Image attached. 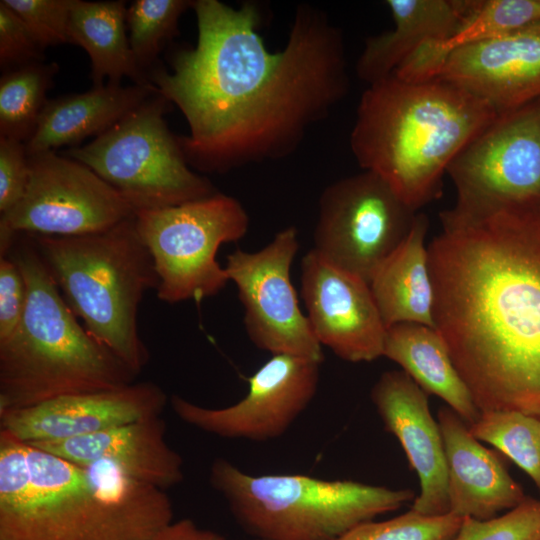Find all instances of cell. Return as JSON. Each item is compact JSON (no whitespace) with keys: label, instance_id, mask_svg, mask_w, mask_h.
Returning a JSON list of instances; mask_svg holds the SVG:
<instances>
[{"label":"cell","instance_id":"obj_1","mask_svg":"<svg viewBox=\"0 0 540 540\" xmlns=\"http://www.w3.org/2000/svg\"><path fill=\"white\" fill-rule=\"evenodd\" d=\"M197 43L148 79L184 115L187 163L222 174L292 154L350 87L344 37L327 13L297 7L285 46L267 49L258 6L196 0Z\"/></svg>","mask_w":540,"mask_h":540},{"label":"cell","instance_id":"obj_2","mask_svg":"<svg viewBox=\"0 0 540 540\" xmlns=\"http://www.w3.org/2000/svg\"><path fill=\"white\" fill-rule=\"evenodd\" d=\"M434 325L480 412L540 419V196L440 213Z\"/></svg>","mask_w":540,"mask_h":540},{"label":"cell","instance_id":"obj_3","mask_svg":"<svg viewBox=\"0 0 540 540\" xmlns=\"http://www.w3.org/2000/svg\"><path fill=\"white\" fill-rule=\"evenodd\" d=\"M173 518L165 490L0 430V540H155Z\"/></svg>","mask_w":540,"mask_h":540},{"label":"cell","instance_id":"obj_4","mask_svg":"<svg viewBox=\"0 0 540 540\" xmlns=\"http://www.w3.org/2000/svg\"><path fill=\"white\" fill-rule=\"evenodd\" d=\"M498 113L446 80L391 75L363 92L350 148L363 170L379 175L419 212L441 196L450 163Z\"/></svg>","mask_w":540,"mask_h":540},{"label":"cell","instance_id":"obj_5","mask_svg":"<svg viewBox=\"0 0 540 540\" xmlns=\"http://www.w3.org/2000/svg\"><path fill=\"white\" fill-rule=\"evenodd\" d=\"M7 256L24 276L27 303L0 341V412L135 382L138 374L79 323L29 234H17Z\"/></svg>","mask_w":540,"mask_h":540},{"label":"cell","instance_id":"obj_6","mask_svg":"<svg viewBox=\"0 0 540 540\" xmlns=\"http://www.w3.org/2000/svg\"><path fill=\"white\" fill-rule=\"evenodd\" d=\"M29 235L74 315L139 375L149 352L139 334L138 309L159 280L134 215L98 233Z\"/></svg>","mask_w":540,"mask_h":540},{"label":"cell","instance_id":"obj_7","mask_svg":"<svg viewBox=\"0 0 540 540\" xmlns=\"http://www.w3.org/2000/svg\"><path fill=\"white\" fill-rule=\"evenodd\" d=\"M209 481L236 522L258 540H335L415 496L410 489L347 479L251 475L225 458L212 462Z\"/></svg>","mask_w":540,"mask_h":540},{"label":"cell","instance_id":"obj_8","mask_svg":"<svg viewBox=\"0 0 540 540\" xmlns=\"http://www.w3.org/2000/svg\"><path fill=\"white\" fill-rule=\"evenodd\" d=\"M170 104L157 93L89 143L62 155L93 170L134 213L211 196L218 190L189 166L178 136L167 126Z\"/></svg>","mask_w":540,"mask_h":540},{"label":"cell","instance_id":"obj_9","mask_svg":"<svg viewBox=\"0 0 540 540\" xmlns=\"http://www.w3.org/2000/svg\"><path fill=\"white\" fill-rule=\"evenodd\" d=\"M137 232L158 276L159 300L201 301L222 291L229 278L218 249L247 233L249 216L234 197L217 192L180 205L134 214Z\"/></svg>","mask_w":540,"mask_h":540},{"label":"cell","instance_id":"obj_10","mask_svg":"<svg viewBox=\"0 0 540 540\" xmlns=\"http://www.w3.org/2000/svg\"><path fill=\"white\" fill-rule=\"evenodd\" d=\"M418 213L379 175L363 170L322 191L312 249L370 284L406 238Z\"/></svg>","mask_w":540,"mask_h":540},{"label":"cell","instance_id":"obj_11","mask_svg":"<svg viewBox=\"0 0 540 540\" xmlns=\"http://www.w3.org/2000/svg\"><path fill=\"white\" fill-rule=\"evenodd\" d=\"M28 156L25 194L0 214V230L78 236L105 231L135 214L116 189L83 163L55 151Z\"/></svg>","mask_w":540,"mask_h":540},{"label":"cell","instance_id":"obj_12","mask_svg":"<svg viewBox=\"0 0 540 540\" xmlns=\"http://www.w3.org/2000/svg\"><path fill=\"white\" fill-rule=\"evenodd\" d=\"M298 248L297 229L288 226L258 251L235 249L224 268L243 305L246 333L258 349L322 363V345L300 309L291 282Z\"/></svg>","mask_w":540,"mask_h":540},{"label":"cell","instance_id":"obj_13","mask_svg":"<svg viewBox=\"0 0 540 540\" xmlns=\"http://www.w3.org/2000/svg\"><path fill=\"white\" fill-rule=\"evenodd\" d=\"M455 204L476 206L540 196V97L499 112L446 172Z\"/></svg>","mask_w":540,"mask_h":540},{"label":"cell","instance_id":"obj_14","mask_svg":"<svg viewBox=\"0 0 540 540\" xmlns=\"http://www.w3.org/2000/svg\"><path fill=\"white\" fill-rule=\"evenodd\" d=\"M320 362L272 355L248 378L247 394L233 405L209 408L180 395L170 399L179 419L226 439L269 441L282 436L315 397Z\"/></svg>","mask_w":540,"mask_h":540},{"label":"cell","instance_id":"obj_15","mask_svg":"<svg viewBox=\"0 0 540 540\" xmlns=\"http://www.w3.org/2000/svg\"><path fill=\"white\" fill-rule=\"evenodd\" d=\"M300 269L306 316L319 343L348 362L382 357L387 327L370 284L313 249L303 256Z\"/></svg>","mask_w":540,"mask_h":540},{"label":"cell","instance_id":"obj_16","mask_svg":"<svg viewBox=\"0 0 540 540\" xmlns=\"http://www.w3.org/2000/svg\"><path fill=\"white\" fill-rule=\"evenodd\" d=\"M165 391L151 381L57 397L0 412V430L25 443L59 441L93 434L140 419L161 416Z\"/></svg>","mask_w":540,"mask_h":540},{"label":"cell","instance_id":"obj_17","mask_svg":"<svg viewBox=\"0 0 540 540\" xmlns=\"http://www.w3.org/2000/svg\"><path fill=\"white\" fill-rule=\"evenodd\" d=\"M371 400L418 475L420 493L410 509L423 515L449 513L444 443L429 410L428 394L404 371L392 370L376 381Z\"/></svg>","mask_w":540,"mask_h":540},{"label":"cell","instance_id":"obj_18","mask_svg":"<svg viewBox=\"0 0 540 540\" xmlns=\"http://www.w3.org/2000/svg\"><path fill=\"white\" fill-rule=\"evenodd\" d=\"M435 78L464 88L498 112L540 97V21L451 52Z\"/></svg>","mask_w":540,"mask_h":540},{"label":"cell","instance_id":"obj_19","mask_svg":"<svg viewBox=\"0 0 540 540\" xmlns=\"http://www.w3.org/2000/svg\"><path fill=\"white\" fill-rule=\"evenodd\" d=\"M161 416L140 419L93 434L27 443L79 465L107 463L129 477L166 490L184 479V461L166 440Z\"/></svg>","mask_w":540,"mask_h":540},{"label":"cell","instance_id":"obj_20","mask_svg":"<svg viewBox=\"0 0 540 540\" xmlns=\"http://www.w3.org/2000/svg\"><path fill=\"white\" fill-rule=\"evenodd\" d=\"M437 417L444 443L449 513L486 520L527 498L500 458L471 434L456 412L443 406Z\"/></svg>","mask_w":540,"mask_h":540},{"label":"cell","instance_id":"obj_21","mask_svg":"<svg viewBox=\"0 0 540 540\" xmlns=\"http://www.w3.org/2000/svg\"><path fill=\"white\" fill-rule=\"evenodd\" d=\"M470 0H387L394 27L366 40L356 63L359 79L371 85L391 76L425 47L446 41L459 26Z\"/></svg>","mask_w":540,"mask_h":540},{"label":"cell","instance_id":"obj_22","mask_svg":"<svg viewBox=\"0 0 540 540\" xmlns=\"http://www.w3.org/2000/svg\"><path fill=\"white\" fill-rule=\"evenodd\" d=\"M157 93L152 84L124 87L106 83L84 93L49 99L25 143L27 153L71 148L88 137H97Z\"/></svg>","mask_w":540,"mask_h":540},{"label":"cell","instance_id":"obj_23","mask_svg":"<svg viewBox=\"0 0 540 540\" xmlns=\"http://www.w3.org/2000/svg\"><path fill=\"white\" fill-rule=\"evenodd\" d=\"M428 217L419 212L401 244L373 276L370 287L385 326L419 323L435 328L434 289L425 246Z\"/></svg>","mask_w":540,"mask_h":540},{"label":"cell","instance_id":"obj_24","mask_svg":"<svg viewBox=\"0 0 540 540\" xmlns=\"http://www.w3.org/2000/svg\"><path fill=\"white\" fill-rule=\"evenodd\" d=\"M383 356L401 366L428 395L444 400L468 426L476 422L480 411L436 328L419 323L388 327Z\"/></svg>","mask_w":540,"mask_h":540},{"label":"cell","instance_id":"obj_25","mask_svg":"<svg viewBox=\"0 0 540 540\" xmlns=\"http://www.w3.org/2000/svg\"><path fill=\"white\" fill-rule=\"evenodd\" d=\"M126 5L118 1L75 0L69 21V43L82 47L91 62L93 87L121 85L123 77L134 84H151L137 65L129 45Z\"/></svg>","mask_w":540,"mask_h":540},{"label":"cell","instance_id":"obj_26","mask_svg":"<svg viewBox=\"0 0 540 540\" xmlns=\"http://www.w3.org/2000/svg\"><path fill=\"white\" fill-rule=\"evenodd\" d=\"M540 21V0H470L456 31L446 41L423 48L394 76L411 82L435 78L453 51L492 40Z\"/></svg>","mask_w":540,"mask_h":540},{"label":"cell","instance_id":"obj_27","mask_svg":"<svg viewBox=\"0 0 540 540\" xmlns=\"http://www.w3.org/2000/svg\"><path fill=\"white\" fill-rule=\"evenodd\" d=\"M58 71L57 63L40 61L2 73L0 137L23 143L31 138Z\"/></svg>","mask_w":540,"mask_h":540},{"label":"cell","instance_id":"obj_28","mask_svg":"<svg viewBox=\"0 0 540 540\" xmlns=\"http://www.w3.org/2000/svg\"><path fill=\"white\" fill-rule=\"evenodd\" d=\"M471 434L511 459L540 491V419L516 410L480 412Z\"/></svg>","mask_w":540,"mask_h":540},{"label":"cell","instance_id":"obj_29","mask_svg":"<svg viewBox=\"0 0 540 540\" xmlns=\"http://www.w3.org/2000/svg\"><path fill=\"white\" fill-rule=\"evenodd\" d=\"M192 5L190 0H135L127 7L130 49L147 76L164 45L179 33V19Z\"/></svg>","mask_w":540,"mask_h":540},{"label":"cell","instance_id":"obj_30","mask_svg":"<svg viewBox=\"0 0 540 540\" xmlns=\"http://www.w3.org/2000/svg\"><path fill=\"white\" fill-rule=\"evenodd\" d=\"M462 518L423 515L412 509L385 521H366L335 540H454Z\"/></svg>","mask_w":540,"mask_h":540},{"label":"cell","instance_id":"obj_31","mask_svg":"<svg viewBox=\"0 0 540 540\" xmlns=\"http://www.w3.org/2000/svg\"><path fill=\"white\" fill-rule=\"evenodd\" d=\"M454 540H540V501L527 497L499 517L462 518Z\"/></svg>","mask_w":540,"mask_h":540},{"label":"cell","instance_id":"obj_32","mask_svg":"<svg viewBox=\"0 0 540 540\" xmlns=\"http://www.w3.org/2000/svg\"><path fill=\"white\" fill-rule=\"evenodd\" d=\"M75 0H2L27 26L42 49L69 43Z\"/></svg>","mask_w":540,"mask_h":540},{"label":"cell","instance_id":"obj_33","mask_svg":"<svg viewBox=\"0 0 540 540\" xmlns=\"http://www.w3.org/2000/svg\"><path fill=\"white\" fill-rule=\"evenodd\" d=\"M44 49L24 22L0 1V67L3 72L44 61Z\"/></svg>","mask_w":540,"mask_h":540},{"label":"cell","instance_id":"obj_34","mask_svg":"<svg viewBox=\"0 0 540 540\" xmlns=\"http://www.w3.org/2000/svg\"><path fill=\"white\" fill-rule=\"evenodd\" d=\"M29 176L25 143L0 137V214L10 211L21 201Z\"/></svg>","mask_w":540,"mask_h":540},{"label":"cell","instance_id":"obj_35","mask_svg":"<svg viewBox=\"0 0 540 540\" xmlns=\"http://www.w3.org/2000/svg\"><path fill=\"white\" fill-rule=\"evenodd\" d=\"M26 303L27 286L20 268L9 256L0 257V341L17 328Z\"/></svg>","mask_w":540,"mask_h":540},{"label":"cell","instance_id":"obj_36","mask_svg":"<svg viewBox=\"0 0 540 540\" xmlns=\"http://www.w3.org/2000/svg\"><path fill=\"white\" fill-rule=\"evenodd\" d=\"M155 540H227L223 535L199 527L193 520L184 518L173 521Z\"/></svg>","mask_w":540,"mask_h":540},{"label":"cell","instance_id":"obj_37","mask_svg":"<svg viewBox=\"0 0 540 540\" xmlns=\"http://www.w3.org/2000/svg\"><path fill=\"white\" fill-rule=\"evenodd\" d=\"M254 540H258V539H254Z\"/></svg>","mask_w":540,"mask_h":540}]
</instances>
